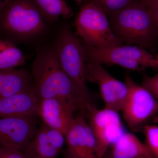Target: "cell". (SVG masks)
<instances>
[{"label":"cell","mask_w":158,"mask_h":158,"mask_svg":"<svg viewBox=\"0 0 158 158\" xmlns=\"http://www.w3.org/2000/svg\"><path fill=\"white\" fill-rule=\"evenodd\" d=\"M33 87L38 101L62 98L86 114L88 106L93 104L79 92L62 69L55 48L40 53L31 66Z\"/></svg>","instance_id":"1"},{"label":"cell","mask_w":158,"mask_h":158,"mask_svg":"<svg viewBox=\"0 0 158 158\" xmlns=\"http://www.w3.org/2000/svg\"><path fill=\"white\" fill-rule=\"evenodd\" d=\"M113 33L122 42L153 49L158 31L147 7L140 0L108 15Z\"/></svg>","instance_id":"2"},{"label":"cell","mask_w":158,"mask_h":158,"mask_svg":"<svg viewBox=\"0 0 158 158\" xmlns=\"http://www.w3.org/2000/svg\"><path fill=\"white\" fill-rule=\"evenodd\" d=\"M43 16L29 0H11L0 14V32L11 39L35 37L45 28Z\"/></svg>","instance_id":"3"},{"label":"cell","mask_w":158,"mask_h":158,"mask_svg":"<svg viewBox=\"0 0 158 158\" xmlns=\"http://www.w3.org/2000/svg\"><path fill=\"white\" fill-rule=\"evenodd\" d=\"M60 65L79 92L89 102L92 94L86 84V64L81 40L67 26L62 29L54 47Z\"/></svg>","instance_id":"4"},{"label":"cell","mask_w":158,"mask_h":158,"mask_svg":"<svg viewBox=\"0 0 158 158\" xmlns=\"http://www.w3.org/2000/svg\"><path fill=\"white\" fill-rule=\"evenodd\" d=\"M74 25L75 35L89 45L104 48L123 43L113 33L107 14L92 3L87 2L82 6Z\"/></svg>","instance_id":"5"},{"label":"cell","mask_w":158,"mask_h":158,"mask_svg":"<svg viewBox=\"0 0 158 158\" xmlns=\"http://www.w3.org/2000/svg\"><path fill=\"white\" fill-rule=\"evenodd\" d=\"M85 62L115 64L131 70L141 71L154 68L155 57L138 46H117L98 48L82 43Z\"/></svg>","instance_id":"6"},{"label":"cell","mask_w":158,"mask_h":158,"mask_svg":"<svg viewBox=\"0 0 158 158\" xmlns=\"http://www.w3.org/2000/svg\"><path fill=\"white\" fill-rule=\"evenodd\" d=\"M125 83L128 92L121 111L129 127L135 131L156 114L158 102L148 90L136 84L128 74Z\"/></svg>","instance_id":"7"},{"label":"cell","mask_w":158,"mask_h":158,"mask_svg":"<svg viewBox=\"0 0 158 158\" xmlns=\"http://www.w3.org/2000/svg\"><path fill=\"white\" fill-rule=\"evenodd\" d=\"M86 114L96 139L98 157L103 158L109 147L124 133L118 113L106 108L98 110L93 104L88 107Z\"/></svg>","instance_id":"8"},{"label":"cell","mask_w":158,"mask_h":158,"mask_svg":"<svg viewBox=\"0 0 158 158\" xmlns=\"http://www.w3.org/2000/svg\"><path fill=\"white\" fill-rule=\"evenodd\" d=\"M85 64L87 81L98 84L105 108L119 113L127 97V85L112 76L102 64L90 62Z\"/></svg>","instance_id":"9"},{"label":"cell","mask_w":158,"mask_h":158,"mask_svg":"<svg viewBox=\"0 0 158 158\" xmlns=\"http://www.w3.org/2000/svg\"><path fill=\"white\" fill-rule=\"evenodd\" d=\"M35 116L0 118V147L24 151L38 129Z\"/></svg>","instance_id":"10"},{"label":"cell","mask_w":158,"mask_h":158,"mask_svg":"<svg viewBox=\"0 0 158 158\" xmlns=\"http://www.w3.org/2000/svg\"><path fill=\"white\" fill-rule=\"evenodd\" d=\"M68 149L81 158H98L95 136L84 116L75 117L65 134Z\"/></svg>","instance_id":"11"},{"label":"cell","mask_w":158,"mask_h":158,"mask_svg":"<svg viewBox=\"0 0 158 158\" xmlns=\"http://www.w3.org/2000/svg\"><path fill=\"white\" fill-rule=\"evenodd\" d=\"M39 116L43 123L65 135L74 119L77 108L66 99L53 98L39 101Z\"/></svg>","instance_id":"12"},{"label":"cell","mask_w":158,"mask_h":158,"mask_svg":"<svg viewBox=\"0 0 158 158\" xmlns=\"http://www.w3.org/2000/svg\"><path fill=\"white\" fill-rule=\"evenodd\" d=\"M65 141L63 133L43 123L23 152L28 158H57Z\"/></svg>","instance_id":"13"},{"label":"cell","mask_w":158,"mask_h":158,"mask_svg":"<svg viewBox=\"0 0 158 158\" xmlns=\"http://www.w3.org/2000/svg\"><path fill=\"white\" fill-rule=\"evenodd\" d=\"M38 103L31 87L0 101V118L39 116Z\"/></svg>","instance_id":"14"},{"label":"cell","mask_w":158,"mask_h":158,"mask_svg":"<svg viewBox=\"0 0 158 158\" xmlns=\"http://www.w3.org/2000/svg\"><path fill=\"white\" fill-rule=\"evenodd\" d=\"M112 147L108 158H156L146 144L131 133H124Z\"/></svg>","instance_id":"15"},{"label":"cell","mask_w":158,"mask_h":158,"mask_svg":"<svg viewBox=\"0 0 158 158\" xmlns=\"http://www.w3.org/2000/svg\"><path fill=\"white\" fill-rule=\"evenodd\" d=\"M27 71L15 68L0 70V101L33 87Z\"/></svg>","instance_id":"16"},{"label":"cell","mask_w":158,"mask_h":158,"mask_svg":"<svg viewBox=\"0 0 158 158\" xmlns=\"http://www.w3.org/2000/svg\"><path fill=\"white\" fill-rule=\"evenodd\" d=\"M25 63L23 54L13 43L0 39V70L15 68Z\"/></svg>","instance_id":"17"},{"label":"cell","mask_w":158,"mask_h":158,"mask_svg":"<svg viewBox=\"0 0 158 158\" xmlns=\"http://www.w3.org/2000/svg\"><path fill=\"white\" fill-rule=\"evenodd\" d=\"M34 1L42 15L48 20H56L60 16L68 19L73 15V11L63 0Z\"/></svg>","instance_id":"18"},{"label":"cell","mask_w":158,"mask_h":158,"mask_svg":"<svg viewBox=\"0 0 158 158\" xmlns=\"http://www.w3.org/2000/svg\"><path fill=\"white\" fill-rule=\"evenodd\" d=\"M135 0H88L102 9L107 15L120 10Z\"/></svg>","instance_id":"19"},{"label":"cell","mask_w":158,"mask_h":158,"mask_svg":"<svg viewBox=\"0 0 158 158\" xmlns=\"http://www.w3.org/2000/svg\"><path fill=\"white\" fill-rule=\"evenodd\" d=\"M144 132L146 140V145L153 155L158 158V126L146 125Z\"/></svg>","instance_id":"20"},{"label":"cell","mask_w":158,"mask_h":158,"mask_svg":"<svg viewBox=\"0 0 158 158\" xmlns=\"http://www.w3.org/2000/svg\"><path fill=\"white\" fill-rule=\"evenodd\" d=\"M142 86L148 90L158 102V72L154 76H144Z\"/></svg>","instance_id":"21"},{"label":"cell","mask_w":158,"mask_h":158,"mask_svg":"<svg viewBox=\"0 0 158 158\" xmlns=\"http://www.w3.org/2000/svg\"><path fill=\"white\" fill-rule=\"evenodd\" d=\"M0 158H28L22 151L12 148L0 147Z\"/></svg>","instance_id":"22"},{"label":"cell","mask_w":158,"mask_h":158,"mask_svg":"<svg viewBox=\"0 0 158 158\" xmlns=\"http://www.w3.org/2000/svg\"><path fill=\"white\" fill-rule=\"evenodd\" d=\"M145 6L150 13L158 31V4L145 5Z\"/></svg>","instance_id":"23"},{"label":"cell","mask_w":158,"mask_h":158,"mask_svg":"<svg viewBox=\"0 0 158 158\" xmlns=\"http://www.w3.org/2000/svg\"><path fill=\"white\" fill-rule=\"evenodd\" d=\"M62 158H81L75 155L73 153L67 148V150L64 152Z\"/></svg>","instance_id":"24"},{"label":"cell","mask_w":158,"mask_h":158,"mask_svg":"<svg viewBox=\"0 0 158 158\" xmlns=\"http://www.w3.org/2000/svg\"><path fill=\"white\" fill-rule=\"evenodd\" d=\"M11 0H0V14L8 6Z\"/></svg>","instance_id":"25"},{"label":"cell","mask_w":158,"mask_h":158,"mask_svg":"<svg viewBox=\"0 0 158 158\" xmlns=\"http://www.w3.org/2000/svg\"><path fill=\"white\" fill-rule=\"evenodd\" d=\"M145 5L158 4V0H140Z\"/></svg>","instance_id":"26"},{"label":"cell","mask_w":158,"mask_h":158,"mask_svg":"<svg viewBox=\"0 0 158 158\" xmlns=\"http://www.w3.org/2000/svg\"><path fill=\"white\" fill-rule=\"evenodd\" d=\"M155 59L156 62L154 68L157 69H158V55H157L155 57Z\"/></svg>","instance_id":"27"},{"label":"cell","mask_w":158,"mask_h":158,"mask_svg":"<svg viewBox=\"0 0 158 158\" xmlns=\"http://www.w3.org/2000/svg\"><path fill=\"white\" fill-rule=\"evenodd\" d=\"M74 1L76 2L77 3H78L79 4H81L83 2H85V1H87V0H74Z\"/></svg>","instance_id":"28"},{"label":"cell","mask_w":158,"mask_h":158,"mask_svg":"<svg viewBox=\"0 0 158 158\" xmlns=\"http://www.w3.org/2000/svg\"></svg>","instance_id":"29"}]
</instances>
